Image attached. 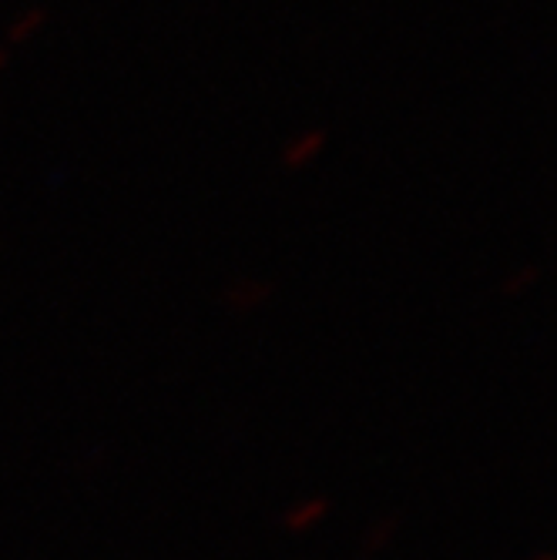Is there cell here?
Returning <instances> with one entry per match:
<instances>
[{"mask_svg":"<svg viewBox=\"0 0 557 560\" xmlns=\"http://www.w3.org/2000/svg\"><path fill=\"white\" fill-rule=\"evenodd\" d=\"M329 144V131L326 128H302L295 131L286 144H282V155H279V165L286 172H302L320 162V155Z\"/></svg>","mask_w":557,"mask_h":560,"instance_id":"1","label":"cell"},{"mask_svg":"<svg viewBox=\"0 0 557 560\" xmlns=\"http://www.w3.org/2000/svg\"><path fill=\"white\" fill-rule=\"evenodd\" d=\"M44 27H47V8L31 4V8H24V11L11 21V27H8V44H4V47H24V44H31Z\"/></svg>","mask_w":557,"mask_h":560,"instance_id":"2","label":"cell"},{"mask_svg":"<svg viewBox=\"0 0 557 560\" xmlns=\"http://www.w3.org/2000/svg\"><path fill=\"white\" fill-rule=\"evenodd\" d=\"M534 279H537V269H534V266H524V269H518V272L511 276L508 289H511V292H524Z\"/></svg>","mask_w":557,"mask_h":560,"instance_id":"3","label":"cell"},{"mask_svg":"<svg viewBox=\"0 0 557 560\" xmlns=\"http://www.w3.org/2000/svg\"><path fill=\"white\" fill-rule=\"evenodd\" d=\"M8 65H11V47H4V44H0V74L8 71Z\"/></svg>","mask_w":557,"mask_h":560,"instance_id":"4","label":"cell"}]
</instances>
